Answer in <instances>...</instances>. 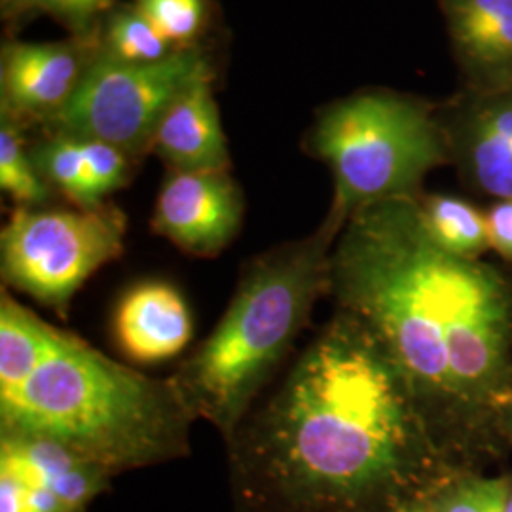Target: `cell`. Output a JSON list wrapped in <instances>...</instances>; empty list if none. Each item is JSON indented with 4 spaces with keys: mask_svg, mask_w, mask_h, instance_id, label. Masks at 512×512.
<instances>
[{
    "mask_svg": "<svg viewBox=\"0 0 512 512\" xmlns=\"http://www.w3.org/2000/svg\"><path fill=\"white\" fill-rule=\"evenodd\" d=\"M224 444L234 512H385L450 476L403 370L342 310Z\"/></svg>",
    "mask_w": 512,
    "mask_h": 512,
    "instance_id": "obj_1",
    "label": "cell"
},
{
    "mask_svg": "<svg viewBox=\"0 0 512 512\" xmlns=\"http://www.w3.org/2000/svg\"><path fill=\"white\" fill-rule=\"evenodd\" d=\"M329 293L403 370L429 406L484 403L511 370L512 287L494 266L429 234L418 196L370 203L330 253Z\"/></svg>",
    "mask_w": 512,
    "mask_h": 512,
    "instance_id": "obj_2",
    "label": "cell"
},
{
    "mask_svg": "<svg viewBox=\"0 0 512 512\" xmlns=\"http://www.w3.org/2000/svg\"><path fill=\"white\" fill-rule=\"evenodd\" d=\"M194 423L169 378L114 361L2 287L0 435L61 442L118 476L186 458Z\"/></svg>",
    "mask_w": 512,
    "mask_h": 512,
    "instance_id": "obj_3",
    "label": "cell"
},
{
    "mask_svg": "<svg viewBox=\"0 0 512 512\" xmlns=\"http://www.w3.org/2000/svg\"><path fill=\"white\" fill-rule=\"evenodd\" d=\"M334 241L321 226L251 258L217 327L169 376L192 418L211 423L224 442L287 365L315 304L329 294Z\"/></svg>",
    "mask_w": 512,
    "mask_h": 512,
    "instance_id": "obj_4",
    "label": "cell"
},
{
    "mask_svg": "<svg viewBox=\"0 0 512 512\" xmlns=\"http://www.w3.org/2000/svg\"><path fill=\"white\" fill-rule=\"evenodd\" d=\"M311 150L329 165L334 200L325 228L336 238L353 213L389 198H416L450 156L444 122L416 99L357 93L319 118Z\"/></svg>",
    "mask_w": 512,
    "mask_h": 512,
    "instance_id": "obj_5",
    "label": "cell"
},
{
    "mask_svg": "<svg viewBox=\"0 0 512 512\" xmlns=\"http://www.w3.org/2000/svg\"><path fill=\"white\" fill-rule=\"evenodd\" d=\"M126 232V215L114 205L16 207L0 232L2 283L67 319L82 285L124 255Z\"/></svg>",
    "mask_w": 512,
    "mask_h": 512,
    "instance_id": "obj_6",
    "label": "cell"
},
{
    "mask_svg": "<svg viewBox=\"0 0 512 512\" xmlns=\"http://www.w3.org/2000/svg\"><path fill=\"white\" fill-rule=\"evenodd\" d=\"M203 71L207 61L190 48L156 63H126L109 55L82 73L71 99L48 120L57 135L101 141L135 156L152 148L165 110Z\"/></svg>",
    "mask_w": 512,
    "mask_h": 512,
    "instance_id": "obj_7",
    "label": "cell"
},
{
    "mask_svg": "<svg viewBox=\"0 0 512 512\" xmlns=\"http://www.w3.org/2000/svg\"><path fill=\"white\" fill-rule=\"evenodd\" d=\"M241 220L243 196L230 171H171L152 230L186 255L215 258L236 239Z\"/></svg>",
    "mask_w": 512,
    "mask_h": 512,
    "instance_id": "obj_8",
    "label": "cell"
},
{
    "mask_svg": "<svg viewBox=\"0 0 512 512\" xmlns=\"http://www.w3.org/2000/svg\"><path fill=\"white\" fill-rule=\"evenodd\" d=\"M444 128L467 177L497 200H512V86L469 90Z\"/></svg>",
    "mask_w": 512,
    "mask_h": 512,
    "instance_id": "obj_9",
    "label": "cell"
},
{
    "mask_svg": "<svg viewBox=\"0 0 512 512\" xmlns=\"http://www.w3.org/2000/svg\"><path fill=\"white\" fill-rule=\"evenodd\" d=\"M192 334L194 321L183 294L165 281L131 287L112 317L116 346L137 365H156L181 355Z\"/></svg>",
    "mask_w": 512,
    "mask_h": 512,
    "instance_id": "obj_10",
    "label": "cell"
},
{
    "mask_svg": "<svg viewBox=\"0 0 512 512\" xmlns=\"http://www.w3.org/2000/svg\"><path fill=\"white\" fill-rule=\"evenodd\" d=\"M469 90L512 86V0H442Z\"/></svg>",
    "mask_w": 512,
    "mask_h": 512,
    "instance_id": "obj_11",
    "label": "cell"
},
{
    "mask_svg": "<svg viewBox=\"0 0 512 512\" xmlns=\"http://www.w3.org/2000/svg\"><path fill=\"white\" fill-rule=\"evenodd\" d=\"M152 150L171 171H230V154L209 69L196 76L165 110L152 139Z\"/></svg>",
    "mask_w": 512,
    "mask_h": 512,
    "instance_id": "obj_12",
    "label": "cell"
},
{
    "mask_svg": "<svg viewBox=\"0 0 512 512\" xmlns=\"http://www.w3.org/2000/svg\"><path fill=\"white\" fill-rule=\"evenodd\" d=\"M0 74L8 120L52 118L71 99L82 78L78 55L69 46L27 42L4 46Z\"/></svg>",
    "mask_w": 512,
    "mask_h": 512,
    "instance_id": "obj_13",
    "label": "cell"
},
{
    "mask_svg": "<svg viewBox=\"0 0 512 512\" xmlns=\"http://www.w3.org/2000/svg\"><path fill=\"white\" fill-rule=\"evenodd\" d=\"M0 471L50 492L71 512H88L114 478L61 442L27 435H0Z\"/></svg>",
    "mask_w": 512,
    "mask_h": 512,
    "instance_id": "obj_14",
    "label": "cell"
},
{
    "mask_svg": "<svg viewBox=\"0 0 512 512\" xmlns=\"http://www.w3.org/2000/svg\"><path fill=\"white\" fill-rule=\"evenodd\" d=\"M421 217L429 234L452 255L478 258L488 247L486 215L456 196L431 194L420 200Z\"/></svg>",
    "mask_w": 512,
    "mask_h": 512,
    "instance_id": "obj_15",
    "label": "cell"
},
{
    "mask_svg": "<svg viewBox=\"0 0 512 512\" xmlns=\"http://www.w3.org/2000/svg\"><path fill=\"white\" fill-rule=\"evenodd\" d=\"M40 175L46 183L54 184L76 207L92 209L103 202L93 188L90 165L80 139L55 135L33 154Z\"/></svg>",
    "mask_w": 512,
    "mask_h": 512,
    "instance_id": "obj_16",
    "label": "cell"
},
{
    "mask_svg": "<svg viewBox=\"0 0 512 512\" xmlns=\"http://www.w3.org/2000/svg\"><path fill=\"white\" fill-rule=\"evenodd\" d=\"M511 480L482 476H446L423 499L431 512H507Z\"/></svg>",
    "mask_w": 512,
    "mask_h": 512,
    "instance_id": "obj_17",
    "label": "cell"
},
{
    "mask_svg": "<svg viewBox=\"0 0 512 512\" xmlns=\"http://www.w3.org/2000/svg\"><path fill=\"white\" fill-rule=\"evenodd\" d=\"M0 188L18 207H38L50 194L33 154L23 148L18 129L8 118L0 128Z\"/></svg>",
    "mask_w": 512,
    "mask_h": 512,
    "instance_id": "obj_18",
    "label": "cell"
},
{
    "mask_svg": "<svg viewBox=\"0 0 512 512\" xmlns=\"http://www.w3.org/2000/svg\"><path fill=\"white\" fill-rule=\"evenodd\" d=\"M109 48L110 57L126 63H156L173 54L169 40L137 8L110 19Z\"/></svg>",
    "mask_w": 512,
    "mask_h": 512,
    "instance_id": "obj_19",
    "label": "cell"
},
{
    "mask_svg": "<svg viewBox=\"0 0 512 512\" xmlns=\"http://www.w3.org/2000/svg\"><path fill=\"white\" fill-rule=\"evenodd\" d=\"M171 46L186 48L200 35L205 19L203 0H137L135 6Z\"/></svg>",
    "mask_w": 512,
    "mask_h": 512,
    "instance_id": "obj_20",
    "label": "cell"
},
{
    "mask_svg": "<svg viewBox=\"0 0 512 512\" xmlns=\"http://www.w3.org/2000/svg\"><path fill=\"white\" fill-rule=\"evenodd\" d=\"M82 145L90 165L95 194L103 202L105 196L122 188L128 181L129 156L120 148L101 143V141H82Z\"/></svg>",
    "mask_w": 512,
    "mask_h": 512,
    "instance_id": "obj_21",
    "label": "cell"
},
{
    "mask_svg": "<svg viewBox=\"0 0 512 512\" xmlns=\"http://www.w3.org/2000/svg\"><path fill=\"white\" fill-rule=\"evenodd\" d=\"M0 512H71L55 495L0 471Z\"/></svg>",
    "mask_w": 512,
    "mask_h": 512,
    "instance_id": "obj_22",
    "label": "cell"
},
{
    "mask_svg": "<svg viewBox=\"0 0 512 512\" xmlns=\"http://www.w3.org/2000/svg\"><path fill=\"white\" fill-rule=\"evenodd\" d=\"M114 0H18L23 8H37L71 23H86L95 14L107 10Z\"/></svg>",
    "mask_w": 512,
    "mask_h": 512,
    "instance_id": "obj_23",
    "label": "cell"
},
{
    "mask_svg": "<svg viewBox=\"0 0 512 512\" xmlns=\"http://www.w3.org/2000/svg\"><path fill=\"white\" fill-rule=\"evenodd\" d=\"M490 247L512 260V200H499L486 213Z\"/></svg>",
    "mask_w": 512,
    "mask_h": 512,
    "instance_id": "obj_24",
    "label": "cell"
},
{
    "mask_svg": "<svg viewBox=\"0 0 512 512\" xmlns=\"http://www.w3.org/2000/svg\"><path fill=\"white\" fill-rule=\"evenodd\" d=\"M385 512H431L429 511V507H427V503H425V499H423V495L420 497H414V499H410V501H406L403 505H397V507H393V509H389V511Z\"/></svg>",
    "mask_w": 512,
    "mask_h": 512,
    "instance_id": "obj_25",
    "label": "cell"
},
{
    "mask_svg": "<svg viewBox=\"0 0 512 512\" xmlns=\"http://www.w3.org/2000/svg\"><path fill=\"white\" fill-rule=\"evenodd\" d=\"M507 512H512V482L509 488V497H507Z\"/></svg>",
    "mask_w": 512,
    "mask_h": 512,
    "instance_id": "obj_26",
    "label": "cell"
}]
</instances>
